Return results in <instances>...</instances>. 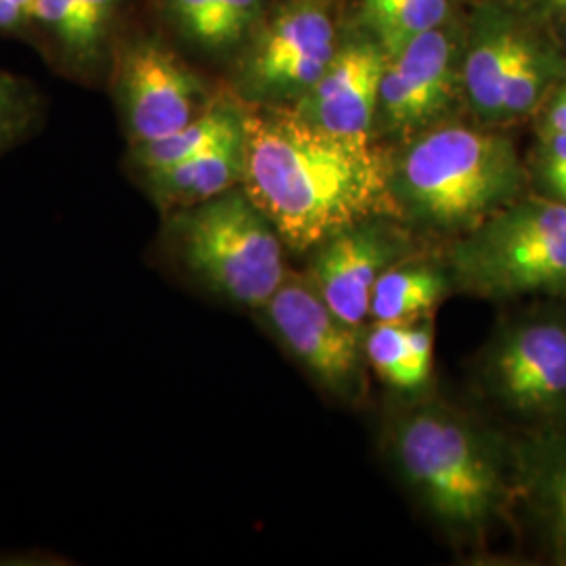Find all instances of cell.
<instances>
[{
	"label": "cell",
	"mask_w": 566,
	"mask_h": 566,
	"mask_svg": "<svg viewBox=\"0 0 566 566\" xmlns=\"http://www.w3.org/2000/svg\"><path fill=\"white\" fill-rule=\"evenodd\" d=\"M556 2H558V4H560V7H565V9H566V0H556Z\"/></svg>",
	"instance_id": "28"
},
{
	"label": "cell",
	"mask_w": 566,
	"mask_h": 566,
	"mask_svg": "<svg viewBox=\"0 0 566 566\" xmlns=\"http://www.w3.org/2000/svg\"><path fill=\"white\" fill-rule=\"evenodd\" d=\"M539 133H563L566 135V82L556 86L546 103L542 105Z\"/></svg>",
	"instance_id": "26"
},
{
	"label": "cell",
	"mask_w": 566,
	"mask_h": 566,
	"mask_svg": "<svg viewBox=\"0 0 566 566\" xmlns=\"http://www.w3.org/2000/svg\"><path fill=\"white\" fill-rule=\"evenodd\" d=\"M245 103L233 97H219L196 120L182 126L181 130L158 139V142L128 145L126 164L130 175L158 170L193 158L210 145L224 139L227 135L243 128Z\"/></svg>",
	"instance_id": "18"
},
{
	"label": "cell",
	"mask_w": 566,
	"mask_h": 566,
	"mask_svg": "<svg viewBox=\"0 0 566 566\" xmlns=\"http://www.w3.org/2000/svg\"><path fill=\"white\" fill-rule=\"evenodd\" d=\"M518 30L504 18H489L474 34L460 72V84L474 114L504 124V88Z\"/></svg>",
	"instance_id": "16"
},
{
	"label": "cell",
	"mask_w": 566,
	"mask_h": 566,
	"mask_svg": "<svg viewBox=\"0 0 566 566\" xmlns=\"http://www.w3.org/2000/svg\"><path fill=\"white\" fill-rule=\"evenodd\" d=\"M78 0H32L30 21L41 25L44 32L53 34L65 51L74 28Z\"/></svg>",
	"instance_id": "25"
},
{
	"label": "cell",
	"mask_w": 566,
	"mask_h": 566,
	"mask_svg": "<svg viewBox=\"0 0 566 566\" xmlns=\"http://www.w3.org/2000/svg\"><path fill=\"white\" fill-rule=\"evenodd\" d=\"M128 145L158 142L210 107L203 82L175 53L154 41L130 44L114 78Z\"/></svg>",
	"instance_id": "9"
},
{
	"label": "cell",
	"mask_w": 566,
	"mask_h": 566,
	"mask_svg": "<svg viewBox=\"0 0 566 566\" xmlns=\"http://www.w3.org/2000/svg\"><path fill=\"white\" fill-rule=\"evenodd\" d=\"M443 264L455 290L486 301L566 298V206L525 193L458 235Z\"/></svg>",
	"instance_id": "5"
},
{
	"label": "cell",
	"mask_w": 566,
	"mask_h": 566,
	"mask_svg": "<svg viewBox=\"0 0 566 566\" xmlns=\"http://www.w3.org/2000/svg\"><path fill=\"white\" fill-rule=\"evenodd\" d=\"M516 474L552 563L566 566V420L526 432L516 443Z\"/></svg>",
	"instance_id": "13"
},
{
	"label": "cell",
	"mask_w": 566,
	"mask_h": 566,
	"mask_svg": "<svg viewBox=\"0 0 566 566\" xmlns=\"http://www.w3.org/2000/svg\"><path fill=\"white\" fill-rule=\"evenodd\" d=\"M386 0H361V7H364V11H369V9H374V7H378V4H382Z\"/></svg>",
	"instance_id": "27"
},
{
	"label": "cell",
	"mask_w": 566,
	"mask_h": 566,
	"mask_svg": "<svg viewBox=\"0 0 566 566\" xmlns=\"http://www.w3.org/2000/svg\"><path fill=\"white\" fill-rule=\"evenodd\" d=\"M41 120V102L30 82L0 70V158L25 142Z\"/></svg>",
	"instance_id": "22"
},
{
	"label": "cell",
	"mask_w": 566,
	"mask_h": 566,
	"mask_svg": "<svg viewBox=\"0 0 566 566\" xmlns=\"http://www.w3.org/2000/svg\"><path fill=\"white\" fill-rule=\"evenodd\" d=\"M245 170V124L193 158L182 163L135 172L147 198L164 214L208 202L224 191L240 187Z\"/></svg>",
	"instance_id": "14"
},
{
	"label": "cell",
	"mask_w": 566,
	"mask_h": 566,
	"mask_svg": "<svg viewBox=\"0 0 566 566\" xmlns=\"http://www.w3.org/2000/svg\"><path fill=\"white\" fill-rule=\"evenodd\" d=\"M458 82L451 34L446 25L428 30L388 57L376 120L392 133H422L446 114Z\"/></svg>",
	"instance_id": "11"
},
{
	"label": "cell",
	"mask_w": 566,
	"mask_h": 566,
	"mask_svg": "<svg viewBox=\"0 0 566 566\" xmlns=\"http://www.w3.org/2000/svg\"><path fill=\"white\" fill-rule=\"evenodd\" d=\"M118 2L120 0H78L65 53H70L67 57L81 70H91L102 60L103 44L107 41Z\"/></svg>",
	"instance_id": "23"
},
{
	"label": "cell",
	"mask_w": 566,
	"mask_h": 566,
	"mask_svg": "<svg viewBox=\"0 0 566 566\" xmlns=\"http://www.w3.org/2000/svg\"><path fill=\"white\" fill-rule=\"evenodd\" d=\"M476 380L528 432L565 422V311L533 308L506 319L479 355Z\"/></svg>",
	"instance_id": "6"
},
{
	"label": "cell",
	"mask_w": 566,
	"mask_h": 566,
	"mask_svg": "<svg viewBox=\"0 0 566 566\" xmlns=\"http://www.w3.org/2000/svg\"><path fill=\"white\" fill-rule=\"evenodd\" d=\"M386 63L388 55L380 42H348L336 49L322 78L292 107L304 120L329 133L369 137L378 116Z\"/></svg>",
	"instance_id": "12"
},
{
	"label": "cell",
	"mask_w": 566,
	"mask_h": 566,
	"mask_svg": "<svg viewBox=\"0 0 566 566\" xmlns=\"http://www.w3.org/2000/svg\"><path fill=\"white\" fill-rule=\"evenodd\" d=\"M306 280L325 304L350 325L369 322L376 282L392 264L413 256V240L392 217H371L315 245Z\"/></svg>",
	"instance_id": "10"
},
{
	"label": "cell",
	"mask_w": 566,
	"mask_h": 566,
	"mask_svg": "<svg viewBox=\"0 0 566 566\" xmlns=\"http://www.w3.org/2000/svg\"><path fill=\"white\" fill-rule=\"evenodd\" d=\"M336 53V30L322 4L296 2L271 21L240 70L245 103L298 102L322 78Z\"/></svg>",
	"instance_id": "8"
},
{
	"label": "cell",
	"mask_w": 566,
	"mask_h": 566,
	"mask_svg": "<svg viewBox=\"0 0 566 566\" xmlns=\"http://www.w3.org/2000/svg\"><path fill=\"white\" fill-rule=\"evenodd\" d=\"M154 256L210 298L252 313L290 275L285 243L242 185L164 214Z\"/></svg>",
	"instance_id": "4"
},
{
	"label": "cell",
	"mask_w": 566,
	"mask_h": 566,
	"mask_svg": "<svg viewBox=\"0 0 566 566\" xmlns=\"http://www.w3.org/2000/svg\"><path fill=\"white\" fill-rule=\"evenodd\" d=\"M526 185L506 135L462 124L426 128L390 164L397 219L453 238L523 198Z\"/></svg>",
	"instance_id": "3"
},
{
	"label": "cell",
	"mask_w": 566,
	"mask_h": 566,
	"mask_svg": "<svg viewBox=\"0 0 566 566\" xmlns=\"http://www.w3.org/2000/svg\"><path fill=\"white\" fill-rule=\"evenodd\" d=\"M285 353L336 399L357 403L365 392V325L343 322L304 277L287 275L256 311Z\"/></svg>",
	"instance_id": "7"
},
{
	"label": "cell",
	"mask_w": 566,
	"mask_h": 566,
	"mask_svg": "<svg viewBox=\"0 0 566 566\" xmlns=\"http://www.w3.org/2000/svg\"><path fill=\"white\" fill-rule=\"evenodd\" d=\"M25 2H30V7H32V0H25Z\"/></svg>",
	"instance_id": "29"
},
{
	"label": "cell",
	"mask_w": 566,
	"mask_h": 566,
	"mask_svg": "<svg viewBox=\"0 0 566 566\" xmlns=\"http://www.w3.org/2000/svg\"><path fill=\"white\" fill-rule=\"evenodd\" d=\"M432 343L430 319L374 324L365 332V355L385 385L405 395H422L432 378Z\"/></svg>",
	"instance_id": "17"
},
{
	"label": "cell",
	"mask_w": 566,
	"mask_h": 566,
	"mask_svg": "<svg viewBox=\"0 0 566 566\" xmlns=\"http://www.w3.org/2000/svg\"><path fill=\"white\" fill-rule=\"evenodd\" d=\"M552 93V67L535 42L518 34L504 88V124L523 120L542 109Z\"/></svg>",
	"instance_id": "21"
},
{
	"label": "cell",
	"mask_w": 566,
	"mask_h": 566,
	"mask_svg": "<svg viewBox=\"0 0 566 566\" xmlns=\"http://www.w3.org/2000/svg\"><path fill=\"white\" fill-rule=\"evenodd\" d=\"M182 36L223 51L242 42L263 15L264 0H164Z\"/></svg>",
	"instance_id": "19"
},
{
	"label": "cell",
	"mask_w": 566,
	"mask_h": 566,
	"mask_svg": "<svg viewBox=\"0 0 566 566\" xmlns=\"http://www.w3.org/2000/svg\"><path fill=\"white\" fill-rule=\"evenodd\" d=\"M243 124L242 189L292 252L365 219L397 217L390 164L371 137L329 133L282 105L245 103Z\"/></svg>",
	"instance_id": "1"
},
{
	"label": "cell",
	"mask_w": 566,
	"mask_h": 566,
	"mask_svg": "<svg viewBox=\"0 0 566 566\" xmlns=\"http://www.w3.org/2000/svg\"><path fill=\"white\" fill-rule=\"evenodd\" d=\"M531 179L539 196L566 206V135L539 133Z\"/></svg>",
	"instance_id": "24"
},
{
	"label": "cell",
	"mask_w": 566,
	"mask_h": 566,
	"mask_svg": "<svg viewBox=\"0 0 566 566\" xmlns=\"http://www.w3.org/2000/svg\"><path fill=\"white\" fill-rule=\"evenodd\" d=\"M388 451L407 489L455 537H483L518 497L516 446L449 405L401 411Z\"/></svg>",
	"instance_id": "2"
},
{
	"label": "cell",
	"mask_w": 566,
	"mask_h": 566,
	"mask_svg": "<svg viewBox=\"0 0 566 566\" xmlns=\"http://www.w3.org/2000/svg\"><path fill=\"white\" fill-rule=\"evenodd\" d=\"M447 13L449 0H386L364 11V20L386 55L395 57L420 34L443 25Z\"/></svg>",
	"instance_id": "20"
},
{
	"label": "cell",
	"mask_w": 566,
	"mask_h": 566,
	"mask_svg": "<svg viewBox=\"0 0 566 566\" xmlns=\"http://www.w3.org/2000/svg\"><path fill=\"white\" fill-rule=\"evenodd\" d=\"M455 290L446 264L416 261L392 264L376 282L369 298L374 324H420Z\"/></svg>",
	"instance_id": "15"
}]
</instances>
